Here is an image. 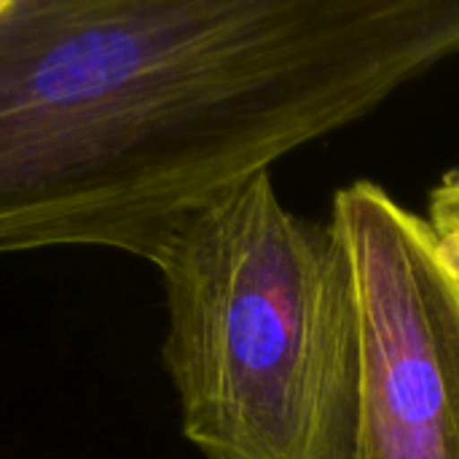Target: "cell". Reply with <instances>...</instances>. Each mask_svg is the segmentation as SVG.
Returning a JSON list of instances; mask_svg holds the SVG:
<instances>
[{"mask_svg":"<svg viewBox=\"0 0 459 459\" xmlns=\"http://www.w3.org/2000/svg\"><path fill=\"white\" fill-rule=\"evenodd\" d=\"M164 368L204 459H350L360 320L333 223L290 212L258 172L180 218L148 258Z\"/></svg>","mask_w":459,"mask_h":459,"instance_id":"cell-2","label":"cell"},{"mask_svg":"<svg viewBox=\"0 0 459 459\" xmlns=\"http://www.w3.org/2000/svg\"><path fill=\"white\" fill-rule=\"evenodd\" d=\"M352 258L360 379L350 459H459V266L379 183L333 196Z\"/></svg>","mask_w":459,"mask_h":459,"instance_id":"cell-3","label":"cell"},{"mask_svg":"<svg viewBox=\"0 0 459 459\" xmlns=\"http://www.w3.org/2000/svg\"><path fill=\"white\" fill-rule=\"evenodd\" d=\"M441 242L449 247V253H452V258L457 261L459 266V234H449V237H441Z\"/></svg>","mask_w":459,"mask_h":459,"instance_id":"cell-5","label":"cell"},{"mask_svg":"<svg viewBox=\"0 0 459 459\" xmlns=\"http://www.w3.org/2000/svg\"><path fill=\"white\" fill-rule=\"evenodd\" d=\"M5 3H8V0H0V11H3V8H5Z\"/></svg>","mask_w":459,"mask_h":459,"instance_id":"cell-6","label":"cell"},{"mask_svg":"<svg viewBox=\"0 0 459 459\" xmlns=\"http://www.w3.org/2000/svg\"><path fill=\"white\" fill-rule=\"evenodd\" d=\"M459 54V0H8L0 255L172 226Z\"/></svg>","mask_w":459,"mask_h":459,"instance_id":"cell-1","label":"cell"},{"mask_svg":"<svg viewBox=\"0 0 459 459\" xmlns=\"http://www.w3.org/2000/svg\"><path fill=\"white\" fill-rule=\"evenodd\" d=\"M428 221L438 237L459 234V169L449 172L428 199Z\"/></svg>","mask_w":459,"mask_h":459,"instance_id":"cell-4","label":"cell"}]
</instances>
